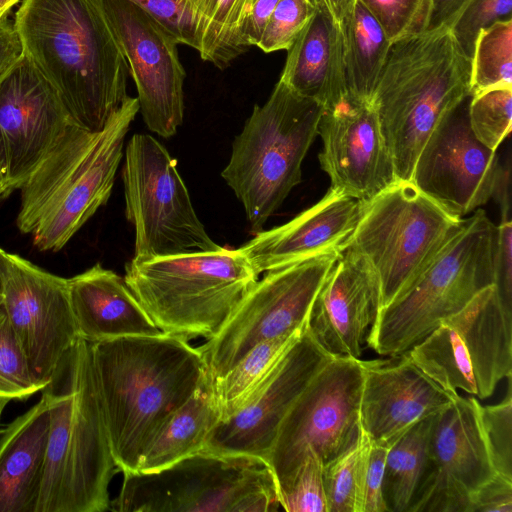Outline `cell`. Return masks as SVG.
<instances>
[{
	"mask_svg": "<svg viewBox=\"0 0 512 512\" xmlns=\"http://www.w3.org/2000/svg\"><path fill=\"white\" fill-rule=\"evenodd\" d=\"M20 0H0V21L7 18L11 8Z\"/></svg>",
	"mask_w": 512,
	"mask_h": 512,
	"instance_id": "52",
	"label": "cell"
},
{
	"mask_svg": "<svg viewBox=\"0 0 512 512\" xmlns=\"http://www.w3.org/2000/svg\"><path fill=\"white\" fill-rule=\"evenodd\" d=\"M129 66L147 128L173 136L183 122L185 70L176 40L128 0H100Z\"/></svg>",
	"mask_w": 512,
	"mask_h": 512,
	"instance_id": "16",
	"label": "cell"
},
{
	"mask_svg": "<svg viewBox=\"0 0 512 512\" xmlns=\"http://www.w3.org/2000/svg\"><path fill=\"white\" fill-rule=\"evenodd\" d=\"M318 134L323 141L319 163L330 189L368 201L399 181L372 102L346 98L324 109Z\"/></svg>",
	"mask_w": 512,
	"mask_h": 512,
	"instance_id": "21",
	"label": "cell"
},
{
	"mask_svg": "<svg viewBox=\"0 0 512 512\" xmlns=\"http://www.w3.org/2000/svg\"><path fill=\"white\" fill-rule=\"evenodd\" d=\"M494 286L504 307L512 312V223L497 226L494 257Z\"/></svg>",
	"mask_w": 512,
	"mask_h": 512,
	"instance_id": "44",
	"label": "cell"
},
{
	"mask_svg": "<svg viewBox=\"0 0 512 512\" xmlns=\"http://www.w3.org/2000/svg\"><path fill=\"white\" fill-rule=\"evenodd\" d=\"M332 357L313 339L306 324L303 332L241 408L217 422L202 451L254 458L267 463L284 417Z\"/></svg>",
	"mask_w": 512,
	"mask_h": 512,
	"instance_id": "18",
	"label": "cell"
},
{
	"mask_svg": "<svg viewBox=\"0 0 512 512\" xmlns=\"http://www.w3.org/2000/svg\"><path fill=\"white\" fill-rule=\"evenodd\" d=\"M8 253L0 248V299L3 297L4 277L7 268Z\"/></svg>",
	"mask_w": 512,
	"mask_h": 512,
	"instance_id": "51",
	"label": "cell"
},
{
	"mask_svg": "<svg viewBox=\"0 0 512 512\" xmlns=\"http://www.w3.org/2000/svg\"><path fill=\"white\" fill-rule=\"evenodd\" d=\"M469 512H512V478L496 473L475 493Z\"/></svg>",
	"mask_w": 512,
	"mask_h": 512,
	"instance_id": "45",
	"label": "cell"
},
{
	"mask_svg": "<svg viewBox=\"0 0 512 512\" xmlns=\"http://www.w3.org/2000/svg\"><path fill=\"white\" fill-rule=\"evenodd\" d=\"M73 123L57 92L23 56L0 79V170L20 189Z\"/></svg>",
	"mask_w": 512,
	"mask_h": 512,
	"instance_id": "20",
	"label": "cell"
},
{
	"mask_svg": "<svg viewBox=\"0 0 512 512\" xmlns=\"http://www.w3.org/2000/svg\"><path fill=\"white\" fill-rule=\"evenodd\" d=\"M434 415L413 424L388 447L382 482L387 512L409 511L424 476Z\"/></svg>",
	"mask_w": 512,
	"mask_h": 512,
	"instance_id": "31",
	"label": "cell"
},
{
	"mask_svg": "<svg viewBox=\"0 0 512 512\" xmlns=\"http://www.w3.org/2000/svg\"><path fill=\"white\" fill-rule=\"evenodd\" d=\"M468 119L474 136L496 151L511 132L512 87H497L470 96Z\"/></svg>",
	"mask_w": 512,
	"mask_h": 512,
	"instance_id": "34",
	"label": "cell"
},
{
	"mask_svg": "<svg viewBox=\"0 0 512 512\" xmlns=\"http://www.w3.org/2000/svg\"><path fill=\"white\" fill-rule=\"evenodd\" d=\"M259 275L240 248L132 258L124 281L157 328L186 340L214 337Z\"/></svg>",
	"mask_w": 512,
	"mask_h": 512,
	"instance_id": "6",
	"label": "cell"
},
{
	"mask_svg": "<svg viewBox=\"0 0 512 512\" xmlns=\"http://www.w3.org/2000/svg\"><path fill=\"white\" fill-rule=\"evenodd\" d=\"M471 1L472 0H434L433 12L428 29L440 26L451 27Z\"/></svg>",
	"mask_w": 512,
	"mask_h": 512,
	"instance_id": "48",
	"label": "cell"
},
{
	"mask_svg": "<svg viewBox=\"0 0 512 512\" xmlns=\"http://www.w3.org/2000/svg\"><path fill=\"white\" fill-rule=\"evenodd\" d=\"M462 220L411 181H397L365 202L345 249L363 255L375 270L382 308L408 288L460 229Z\"/></svg>",
	"mask_w": 512,
	"mask_h": 512,
	"instance_id": "10",
	"label": "cell"
},
{
	"mask_svg": "<svg viewBox=\"0 0 512 512\" xmlns=\"http://www.w3.org/2000/svg\"><path fill=\"white\" fill-rule=\"evenodd\" d=\"M14 26L71 121L102 130L129 97L130 72L100 0H23Z\"/></svg>",
	"mask_w": 512,
	"mask_h": 512,
	"instance_id": "1",
	"label": "cell"
},
{
	"mask_svg": "<svg viewBox=\"0 0 512 512\" xmlns=\"http://www.w3.org/2000/svg\"><path fill=\"white\" fill-rule=\"evenodd\" d=\"M387 447L373 443L362 430L356 470V511L387 512L382 497Z\"/></svg>",
	"mask_w": 512,
	"mask_h": 512,
	"instance_id": "38",
	"label": "cell"
},
{
	"mask_svg": "<svg viewBox=\"0 0 512 512\" xmlns=\"http://www.w3.org/2000/svg\"><path fill=\"white\" fill-rule=\"evenodd\" d=\"M341 252L322 253L265 272L220 331L198 347L213 380L224 376L255 345L302 330L314 299Z\"/></svg>",
	"mask_w": 512,
	"mask_h": 512,
	"instance_id": "14",
	"label": "cell"
},
{
	"mask_svg": "<svg viewBox=\"0 0 512 512\" xmlns=\"http://www.w3.org/2000/svg\"><path fill=\"white\" fill-rule=\"evenodd\" d=\"M138 112L129 96L100 131L71 123L26 179L16 224L37 249L59 251L106 204Z\"/></svg>",
	"mask_w": 512,
	"mask_h": 512,
	"instance_id": "4",
	"label": "cell"
},
{
	"mask_svg": "<svg viewBox=\"0 0 512 512\" xmlns=\"http://www.w3.org/2000/svg\"><path fill=\"white\" fill-rule=\"evenodd\" d=\"M40 390L0 299V395L22 400Z\"/></svg>",
	"mask_w": 512,
	"mask_h": 512,
	"instance_id": "35",
	"label": "cell"
},
{
	"mask_svg": "<svg viewBox=\"0 0 512 512\" xmlns=\"http://www.w3.org/2000/svg\"><path fill=\"white\" fill-rule=\"evenodd\" d=\"M357 0H310L316 9L327 14L339 27Z\"/></svg>",
	"mask_w": 512,
	"mask_h": 512,
	"instance_id": "50",
	"label": "cell"
},
{
	"mask_svg": "<svg viewBox=\"0 0 512 512\" xmlns=\"http://www.w3.org/2000/svg\"><path fill=\"white\" fill-rule=\"evenodd\" d=\"M50 414L41 400L0 431V512H35Z\"/></svg>",
	"mask_w": 512,
	"mask_h": 512,
	"instance_id": "27",
	"label": "cell"
},
{
	"mask_svg": "<svg viewBox=\"0 0 512 512\" xmlns=\"http://www.w3.org/2000/svg\"><path fill=\"white\" fill-rule=\"evenodd\" d=\"M497 87H512V19L482 29L471 57V96Z\"/></svg>",
	"mask_w": 512,
	"mask_h": 512,
	"instance_id": "33",
	"label": "cell"
},
{
	"mask_svg": "<svg viewBox=\"0 0 512 512\" xmlns=\"http://www.w3.org/2000/svg\"><path fill=\"white\" fill-rule=\"evenodd\" d=\"M68 294L79 337L96 343L162 333L118 274L97 263L69 279Z\"/></svg>",
	"mask_w": 512,
	"mask_h": 512,
	"instance_id": "25",
	"label": "cell"
},
{
	"mask_svg": "<svg viewBox=\"0 0 512 512\" xmlns=\"http://www.w3.org/2000/svg\"><path fill=\"white\" fill-rule=\"evenodd\" d=\"M375 18L389 41L426 31L434 0H358Z\"/></svg>",
	"mask_w": 512,
	"mask_h": 512,
	"instance_id": "36",
	"label": "cell"
},
{
	"mask_svg": "<svg viewBox=\"0 0 512 512\" xmlns=\"http://www.w3.org/2000/svg\"><path fill=\"white\" fill-rule=\"evenodd\" d=\"M219 420L214 380L207 370L194 394L165 421L147 446L137 472H156L202 451Z\"/></svg>",
	"mask_w": 512,
	"mask_h": 512,
	"instance_id": "28",
	"label": "cell"
},
{
	"mask_svg": "<svg viewBox=\"0 0 512 512\" xmlns=\"http://www.w3.org/2000/svg\"><path fill=\"white\" fill-rule=\"evenodd\" d=\"M469 98L446 114L433 130L417 157L410 180L456 218H463L492 197L500 168L496 151L484 146L470 128Z\"/></svg>",
	"mask_w": 512,
	"mask_h": 512,
	"instance_id": "19",
	"label": "cell"
},
{
	"mask_svg": "<svg viewBox=\"0 0 512 512\" xmlns=\"http://www.w3.org/2000/svg\"><path fill=\"white\" fill-rule=\"evenodd\" d=\"M496 239L497 226L484 210L463 219L408 288L380 309L367 346L382 356L406 353L493 285Z\"/></svg>",
	"mask_w": 512,
	"mask_h": 512,
	"instance_id": "7",
	"label": "cell"
},
{
	"mask_svg": "<svg viewBox=\"0 0 512 512\" xmlns=\"http://www.w3.org/2000/svg\"><path fill=\"white\" fill-rule=\"evenodd\" d=\"M365 202L330 189L289 222L256 232L240 249L258 275L322 253L342 252Z\"/></svg>",
	"mask_w": 512,
	"mask_h": 512,
	"instance_id": "24",
	"label": "cell"
},
{
	"mask_svg": "<svg viewBox=\"0 0 512 512\" xmlns=\"http://www.w3.org/2000/svg\"><path fill=\"white\" fill-rule=\"evenodd\" d=\"M126 217L135 228V259L190 251H214L199 220L176 161L149 134H134L122 171Z\"/></svg>",
	"mask_w": 512,
	"mask_h": 512,
	"instance_id": "13",
	"label": "cell"
},
{
	"mask_svg": "<svg viewBox=\"0 0 512 512\" xmlns=\"http://www.w3.org/2000/svg\"><path fill=\"white\" fill-rule=\"evenodd\" d=\"M304 328L291 335L258 343L224 376L214 380V393L220 420L230 417L241 408L264 382L284 352L299 337Z\"/></svg>",
	"mask_w": 512,
	"mask_h": 512,
	"instance_id": "32",
	"label": "cell"
},
{
	"mask_svg": "<svg viewBox=\"0 0 512 512\" xmlns=\"http://www.w3.org/2000/svg\"><path fill=\"white\" fill-rule=\"evenodd\" d=\"M512 19V0H472L452 24L451 31L471 60L480 31L498 21Z\"/></svg>",
	"mask_w": 512,
	"mask_h": 512,
	"instance_id": "42",
	"label": "cell"
},
{
	"mask_svg": "<svg viewBox=\"0 0 512 512\" xmlns=\"http://www.w3.org/2000/svg\"><path fill=\"white\" fill-rule=\"evenodd\" d=\"M181 1L202 60L223 70L249 49L243 25L254 0Z\"/></svg>",
	"mask_w": 512,
	"mask_h": 512,
	"instance_id": "29",
	"label": "cell"
},
{
	"mask_svg": "<svg viewBox=\"0 0 512 512\" xmlns=\"http://www.w3.org/2000/svg\"><path fill=\"white\" fill-rule=\"evenodd\" d=\"M360 424L369 439L389 447L416 422L448 406L449 392L427 376L408 353L362 361Z\"/></svg>",
	"mask_w": 512,
	"mask_h": 512,
	"instance_id": "23",
	"label": "cell"
},
{
	"mask_svg": "<svg viewBox=\"0 0 512 512\" xmlns=\"http://www.w3.org/2000/svg\"><path fill=\"white\" fill-rule=\"evenodd\" d=\"M148 13L178 44L194 49V39L181 0H128Z\"/></svg>",
	"mask_w": 512,
	"mask_h": 512,
	"instance_id": "43",
	"label": "cell"
},
{
	"mask_svg": "<svg viewBox=\"0 0 512 512\" xmlns=\"http://www.w3.org/2000/svg\"><path fill=\"white\" fill-rule=\"evenodd\" d=\"M10 400V398L0 395V418L5 406L8 404Z\"/></svg>",
	"mask_w": 512,
	"mask_h": 512,
	"instance_id": "54",
	"label": "cell"
},
{
	"mask_svg": "<svg viewBox=\"0 0 512 512\" xmlns=\"http://www.w3.org/2000/svg\"><path fill=\"white\" fill-rule=\"evenodd\" d=\"M279 503L287 512H327L323 483V463L308 450L287 491L279 495Z\"/></svg>",
	"mask_w": 512,
	"mask_h": 512,
	"instance_id": "40",
	"label": "cell"
},
{
	"mask_svg": "<svg viewBox=\"0 0 512 512\" xmlns=\"http://www.w3.org/2000/svg\"><path fill=\"white\" fill-rule=\"evenodd\" d=\"M479 407L475 397L457 394L433 416L424 476L408 512H469L475 493L497 473Z\"/></svg>",
	"mask_w": 512,
	"mask_h": 512,
	"instance_id": "15",
	"label": "cell"
},
{
	"mask_svg": "<svg viewBox=\"0 0 512 512\" xmlns=\"http://www.w3.org/2000/svg\"><path fill=\"white\" fill-rule=\"evenodd\" d=\"M380 309L375 270L363 255L344 249L314 299L307 329L329 355L360 359Z\"/></svg>",
	"mask_w": 512,
	"mask_h": 512,
	"instance_id": "22",
	"label": "cell"
},
{
	"mask_svg": "<svg viewBox=\"0 0 512 512\" xmlns=\"http://www.w3.org/2000/svg\"><path fill=\"white\" fill-rule=\"evenodd\" d=\"M471 60L451 28L440 26L392 42L372 103L399 181H410L433 130L471 96Z\"/></svg>",
	"mask_w": 512,
	"mask_h": 512,
	"instance_id": "5",
	"label": "cell"
},
{
	"mask_svg": "<svg viewBox=\"0 0 512 512\" xmlns=\"http://www.w3.org/2000/svg\"><path fill=\"white\" fill-rule=\"evenodd\" d=\"M315 10L310 0H279L256 47L265 53L288 50Z\"/></svg>",
	"mask_w": 512,
	"mask_h": 512,
	"instance_id": "39",
	"label": "cell"
},
{
	"mask_svg": "<svg viewBox=\"0 0 512 512\" xmlns=\"http://www.w3.org/2000/svg\"><path fill=\"white\" fill-rule=\"evenodd\" d=\"M340 28L347 99L372 102L391 42L358 0Z\"/></svg>",
	"mask_w": 512,
	"mask_h": 512,
	"instance_id": "30",
	"label": "cell"
},
{
	"mask_svg": "<svg viewBox=\"0 0 512 512\" xmlns=\"http://www.w3.org/2000/svg\"><path fill=\"white\" fill-rule=\"evenodd\" d=\"M279 0H254L243 25L246 46H257Z\"/></svg>",
	"mask_w": 512,
	"mask_h": 512,
	"instance_id": "46",
	"label": "cell"
},
{
	"mask_svg": "<svg viewBox=\"0 0 512 512\" xmlns=\"http://www.w3.org/2000/svg\"><path fill=\"white\" fill-rule=\"evenodd\" d=\"M23 47L14 22L0 21V79L23 56Z\"/></svg>",
	"mask_w": 512,
	"mask_h": 512,
	"instance_id": "47",
	"label": "cell"
},
{
	"mask_svg": "<svg viewBox=\"0 0 512 512\" xmlns=\"http://www.w3.org/2000/svg\"><path fill=\"white\" fill-rule=\"evenodd\" d=\"M2 299L31 374L42 389L79 338L67 279L8 253Z\"/></svg>",
	"mask_w": 512,
	"mask_h": 512,
	"instance_id": "17",
	"label": "cell"
},
{
	"mask_svg": "<svg viewBox=\"0 0 512 512\" xmlns=\"http://www.w3.org/2000/svg\"><path fill=\"white\" fill-rule=\"evenodd\" d=\"M324 107L282 81L255 105L221 176L242 203L257 232L301 182L302 162L318 135Z\"/></svg>",
	"mask_w": 512,
	"mask_h": 512,
	"instance_id": "8",
	"label": "cell"
},
{
	"mask_svg": "<svg viewBox=\"0 0 512 512\" xmlns=\"http://www.w3.org/2000/svg\"><path fill=\"white\" fill-rule=\"evenodd\" d=\"M506 397L497 404H480V420L490 457L497 473L512 478L511 375Z\"/></svg>",
	"mask_w": 512,
	"mask_h": 512,
	"instance_id": "37",
	"label": "cell"
},
{
	"mask_svg": "<svg viewBox=\"0 0 512 512\" xmlns=\"http://www.w3.org/2000/svg\"><path fill=\"white\" fill-rule=\"evenodd\" d=\"M279 80L325 110L347 98L341 28L323 11L315 10L287 50Z\"/></svg>",
	"mask_w": 512,
	"mask_h": 512,
	"instance_id": "26",
	"label": "cell"
},
{
	"mask_svg": "<svg viewBox=\"0 0 512 512\" xmlns=\"http://www.w3.org/2000/svg\"><path fill=\"white\" fill-rule=\"evenodd\" d=\"M407 353L444 390L485 399L512 374V312L487 286Z\"/></svg>",
	"mask_w": 512,
	"mask_h": 512,
	"instance_id": "11",
	"label": "cell"
},
{
	"mask_svg": "<svg viewBox=\"0 0 512 512\" xmlns=\"http://www.w3.org/2000/svg\"><path fill=\"white\" fill-rule=\"evenodd\" d=\"M49 414L45 464L35 512H104L118 470L96 383L91 346L66 351L41 389Z\"/></svg>",
	"mask_w": 512,
	"mask_h": 512,
	"instance_id": "3",
	"label": "cell"
},
{
	"mask_svg": "<svg viewBox=\"0 0 512 512\" xmlns=\"http://www.w3.org/2000/svg\"><path fill=\"white\" fill-rule=\"evenodd\" d=\"M501 210V222L511 221V169L510 164L499 168L493 195Z\"/></svg>",
	"mask_w": 512,
	"mask_h": 512,
	"instance_id": "49",
	"label": "cell"
},
{
	"mask_svg": "<svg viewBox=\"0 0 512 512\" xmlns=\"http://www.w3.org/2000/svg\"><path fill=\"white\" fill-rule=\"evenodd\" d=\"M280 507L267 463L200 451L156 472L124 473L109 510L271 512Z\"/></svg>",
	"mask_w": 512,
	"mask_h": 512,
	"instance_id": "9",
	"label": "cell"
},
{
	"mask_svg": "<svg viewBox=\"0 0 512 512\" xmlns=\"http://www.w3.org/2000/svg\"><path fill=\"white\" fill-rule=\"evenodd\" d=\"M1 196H6V185H5V181H4L2 172L0 170V197Z\"/></svg>",
	"mask_w": 512,
	"mask_h": 512,
	"instance_id": "53",
	"label": "cell"
},
{
	"mask_svg": "<svg viewBox=\"0 0 512 512\" xmlns=\"http://www.w3.org/2000/svg\"><path fill=\"white\" fill-rule=\"evenodd\" d=\"M362 360L332 357L284 417L267 459L279 495L287 491L308 450L323 466L351 449L361 435Z\"/></svg>",
	"mask_w": 512,
	"mask_h": 512,
	"instance_id": "12",
	"label": "cell"
},
{
	"mask_svg": "<svg viewBox=\"0 0 512 512\" xmlns=\"http://www.w3.org/2000/svg\"><path fill=\"white\" fill-rule=\"evenodd\" d=\"M359 440L347 452L323 466L327 512L356 511V470Z\"/></svg>",
	"mask_w": 512,
	"mask_h": 512,
	"instance_id": "41",
	"label": "cell"
},
{
	"mask_svg": "<svg viewBox=\"0 0 512 512\" xmlns=\"http://www.w3.org/2000/svg\"><path fill=\"white\" fill-rule=\"evenodd\" d=\"M93 368L115 464L137 472L165 421L207 374L198 349L177 336H127L90 343Z\"/></svg>",
	"mask_w": 512,
	"mask_h": 512,
	"instance_id": "2",
	"label": "cell"
}]
</instances>
